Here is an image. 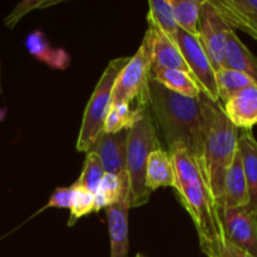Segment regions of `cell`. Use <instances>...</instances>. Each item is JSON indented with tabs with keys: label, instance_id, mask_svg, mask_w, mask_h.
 <instances>
[{
	"label": "cell",
	"instance_id": "1",
	"mask_svg": "<svg viewBox=\"0 0 257 257\" xmlns=\"http://www.w3.org/2000/svg\"><path fill=\"white\" fill-rule=\"evenodd\" d=\"M148 110L160 141L167 147L166 151L171 153L177 147H183L202 165L205 131L200 95L198 98L183 97L168 90L151 77Z\"/></svg>",
	"mask_w": 257,
	"mask_h": 257
},
{
	"label": "cell",
	"instance_id": "2",
	"mask_svg": "<svg viewBox=\"0 0 257 257\" xmlns=\"http://www.w3.org/2000/svg\"><path fill=\"white\" fill-rule=\"evenodd\" d=\"M176 172L175 192L192 218L203 248L223 237L217 207L206 182L200 163L183 147L170 153Z\"/></svg>",
	"mask_w": 257,
	"mask_h": 257
},
{
	"label": "cell",
	"instance_id": "3",
	"mask_svg": "<svg viewBox=\"0 0 257 257\" xmlns=\"http://www.w3.org/2000/svg\"><path fill=\"white\" fill-rule=\"evenodd\" d=\"M200 102L205 131L201 166L218 212L222 208L225 175L238 150L240 130L226 117L220 102H215L205 93L200 94Z\"/></svg>",
	"mask_w": 257,
	"mask_h": 257
},
{
	"label": "cell",
	"instance_id": "4",
	"mask_svg": "<svg viewBox=\"0 0 257 257\" xmlns=\"http://www.w3.org/2000/svg\"><path fill=\"white\" fill-rule=\"evenodd\" d=\"M162 147L155 123L147 110L145 117L130 128L127 146L128 202L130 207H140L150 200L151 192L146 186L147 160L153 151Z\"/></svg>",
	"mask_w": 257,
	"mask_h": 257
},
{
	"label": "cell",
	"instance_id": "5",
	"mask_svg": "<svg viewBox=\"0 0 257 257\" xmlns=\"http://www.w3.org/2000/svg\"><path fill=\"white\" fill-rule=\"evenodd\" d=\"M131 57L115 58L108 63L102 77L98 80L92 97L85 107L83 122L77 138V150L79 152H89L100 136L103 135L105 118L112 104V93L115 80L123 68L130 62Z\"/></svg>",
	"mask_w": 257,
	"mask_h": 257
},
{
	"label": "cell",
	"instance_id": "6",
	"mask_svg": "<svg viewBox=\"0 0 257 257\" xmlns=\"http://www.w3.org/2000/svg\"><path fill=\"white\" fill-rule=\"evenodd\" d=\"M151 77V35L147 29L138 50L130 58V62L115 80L112 104L128 103L133 107L147 108L148 83Z\"/></svg>",
	"mask_w": 257,
	"mask_h": 257
},
{
	"label": "cell",
	"instance_id": "7",
	"mask_svg": "<svg viewBox=\"0 0 257 257\" xmlns=\"http://www.w3.org/2000/svg\"><path fill=\"white\" fill-rule=\"evenodd\" d=\"M175 40L185 58L186 64L190 68L193 79L197 82L202 93L215 102H220L216 84V72L198 38L178 29Z\"/></svg>",
	"mask_w": 257,
	"mask_h": 257
},
{
	"label": "cell",
	"instance_id": "8",
	"mask_svg": "<svg viewBox=\"0 0 257 257\" xmlns=\"http://www.w3.org/2000/svg\"><path fill=\"white\" fill-rule=\"evenodd\" d=\"M230 29V25L218 14L210 0H205L198 24V40L205 49L215 72L223 68L227 33Z\"/></svg>",
	"mask_w": 257,
	"mask_h": 257
},
{
	"label": "cell",
	"instance_id": "9",
	"mask_svg": "<svg viewBox=\"0 0 257 257\" xmlns=\"http://www.w3.org/2000/svg\"><path fill=\"white\" fill-rule=\"evenodd\" d=\"M225 240L257 257V213L247 206L218 211Z\"/></svg>",
	"mask_w": 257,
	"mask_h": 257
},
{
	"label": "cell",
	"instance_id": "10",
	"mask_svg": "<svg viewBox=\"0 0 257 257\" xmlns=\"http://www.w3.org/2000/svg\"><path fill=\"white\" fill-rule=\"evenodd\" d=\"M151 35V72L152 74L165 69H177L191 74L177 43L166 35L160 28L148 24ZM192 75V74H191Z\"/></svg>",
	"mask_w": 257,
	"mask_h": 257
},
{
	"label": "cell",
	"instance_id": "11",
	"mask_svg": "<svg viewBox=\"0 0 257 257\" xmlns=\"http://www.w3.org/2000/svg\"><path fill=\"white\" fill-rule=\"evenodd\" d=\"M130 130L117 133H103L89 150L99 157L104 173L120 175L127 167V146Z\"/></svg>",
	"mask_w": 257,
	"mask_h": 257
},
{
	"label": "cell",
	"instance_id": "12",
	"mask_svg": "<svg viewBox=\"0 0 257 257\" xmlns=\"http://www.w3.org/2000/svg\"><path fill=\"white\" fill-rule=\"evenodd\" d=\"M128 187L124 188L119 200L104 208L109 228L110 257H128L130 236H128Z\"/></svg>",
	"mask_w": 257,
	"mask_h": 257
},
{
	"label": "cell",
	"instance_id": "13",
	"mask_svg": "<svg viewBox=\"0 0 257 257\" xmlns=\"http://www.w3.org/2000/svg\"><path fill=\"white\" fill-rule=\"evenodd\" d=\"M218 14L235 29L257 40V0H210Z\"/></svg>",
	"mask_w": 257,
	"mask_h": 257
},
{
	"label": "cell",
	"instance_id": "14",
	"mask_svg": "<svg viewBox=\"0 0 257 257\" xmlns=\"http://www.w3.org/2000/svg\"><path fill=\"white\" fill-rule=\"evenodd\" d=\"M226 117L237 130L251 131L257 125V84L243 88L222 104Z\"/></svg>",
	"mask_w": 257,
	"mask_h": 257
},
{
	"label": "cell",
	"instance_id": "15",
	"mask_svg": "<svg viewBox=\"0 0 257 257\" xmlns=\"http://www.w3.org/2000/svg\"><path fill=\"white\" fill-rule=\"evenodd\" d=\"M248 205V188L243 171L242 157L237 150L223 180L222 208L245 207ZM221 208V210H222ZM220 210V211H221Z\"/></svg>",
	"mask_w": 257,
	"mask_h": 257
},
{
	"label": "cell",
	"instance_id": "16",
	"mask_svg": "<svg viewBox=\"0 0 257 257\" xmlns=\"http://www.w3.org/2000/svg\"><path fill=\"white\" fill-rule=\"evenodd\" d=\"M146 186L150 192L161 187H176V172L172 157L165 148L153 151L147 160Z\"/></svg>",
	"mask_w": 257,
	"mask_h": 257
},
{
	"label": "cell",
	"instance_id": "17",
	"mask_svg": "<svg viewBox=\"0 0 257 257\" xmlns=\"http://www.w3.org/2000/svg\"><path fill=\"white\" fill-rule=\"evenodd\" d=\"M223 68L242 72L257 84V57L241 42L232 28L227 33Z\"/></svg>",
	"mask_w": 257,
	"mask_h": 257
},
{
	"label": "cell",
	"instance_id": "18",
	"mask_svg": "<svg viewBox=\"0 0 257 257\" xmlns=\"http://www.w3.org/2000/svg\"><path fill=\"white\" fill-rule=\"evenodd\" d=\"M238 151L248 188L247 207L257 213V141L251 131H240Z\"/></svg>",
	"mask_w": 257,
	"mask_h": 257
},
{
	"label": "cell",
	"instance_id": "19",
	"mask_svg": "<svg viewBox=\"0 0 257 257\" xmlns=\"http://www.w3.org/2000/svg\"><path fill=\"white\" fill-rule=\"evenodd\" d=\"M27 49L30 54L37 57L42 62L49 64L55 69H64L69 64V55L63 49H52L49 47L47 38L40 30L28 35L25 40Z\"/></svg>",
	"mask_w": 257,
	"mask_h": 257
},
{
	"label": "cell",
	"instance_id": "20",
	"mask_svg": "<svg viewBox=\"0 0 257 257\" xmlns=\"http://www.w3.org/2000/svg\"><path fill=\"white\" fill-rule=\"evenodd\" d=\"M147 108L133 107L128 103L112 104L105 118L103 133H117L123 130H130L145 117Z\"/></svg>",
	"mask_w": 257,
	"mask_h": 257
},
{
	"label": "cell",
	"instance_id": "21",
	"mask_svg": "<svg viewBox=\"0 0 257 257\" xmlns=\"http://www.w3.org/2000/svg\"><path fill=\"white\" fill-rule=\"evenodd\" d=\"M160 84L168 90L188 98H198L202 93L197 82L188 73L177 69H165L152 74Z\"/></svg>",
	"mask_w": 257,
	"mask_h": 257
},
{
	"label": "cell",
	"instance_id": "22",
	"mask_svg": "<svg viewBox=\"0 0 257 257\" xmlns=\"http://www.w3.org/2000/svg\"><path fill=\"white\" fill-rule=\"evenodd\" d=\"M203 2L205 0H170L178 28L197 38Z\"/></svg>",
	"mask_w": 257,
	"mask_h": 257
},
{
	"label": "cell",
	"instance_id": "23",
	"mask_svg": "<svg viewBox=\"0 0 257 257\" xmlns=\"http://www.w3.org/2000/svg\"><path fill=\"white\" fill-rule=\"evenodd\" d=\"M128 187L127 172L120 175L104 173L99 188L94 195V212H99L103 208L113 205L119 200L123 190Z\"/></svg>",
	"mask_w": 257,
	"mask_h": 257
},
{
	"label": "cell",
	"instance_id": "24",
	"mask_svg": "<svg viewBox=\"0 0 257 257\" xmlns=\"http://www.w3.org/2000/svg\"><path fill=\"white\" fill-rule=\"evenodd\" d=\"M216 84H217L218 99L221 104H223L232 95L248 85L255 84V82L242 72L230 69V68H221L216 70Z\"/></svg>",
	"mask_w": 257,
	"mask_h": 257
},
{
	"label": "cell",
	"instance_id": "25",
	"mask_svg": "<svg viewBox=\"0 0 257 257\" xmlns=\"http://www.w3.org/2000/svg\"><path fill=\"white\" fill-rule=\"evenodd\" d=\"M148 7H150L147 14L148 24L160 28L166 35L175 40L180 28L175 20L173 8L170 0H151Z\"/></svg>",
	"mask_w": 257,
	"mask_h": 257
},
{
	"label": "cell",
	"instance_id": "26",
	"mask_svg": "<svg viewBox=\"0 0 257 257\" xmlns=\"http://www.w3.org/2000/svg\"><path fill=\"white\" fill-rule=\"evenodd\" d=\"M103 177H104V170H103L99 157L94 152H87L82 173L73 185L84 188L88 192L95 195Z\"/></svg>",
	"mask_w": 257,
	"mask_h": 257
},
{
	"label": "cell",
	"instance_id": "27",
	"mask_svg": "<svg viewBox=\"0 0 257 257\" xmlns=\"http://www.w3.org/2000/svg\"><path fill=\"white\" fill-rule=\"evenodd\" d=\"M73 197L70 205V217L68 221V226H73L80 217L94 212V195L84 188L77 187L73 185Z\"/></svg>",
	"mask_w": 257,
	"mask_h": 257
},
{
	"label": "cell",
	"instance_id": "28",
	"mask_svg": "<svg viewBox=\"0 0 257 257\" xmlns=\"http://www.w3.org/2000/svg\"><path fill=\"white\" fill-rule=\"evenodd\" d=\"M60 3V0H23L19 4L15 7V9L8 15L4 19L5 25L10 29L15 27L18 24L20 19H22L24 15H27L28 13H30L32 10L35 9H44V8L53 7V5Z\"/></svg>",
	"mask_w": 257,
	"mask_h": 257
},
{
	"label": "cell",
	"instance_id": "29",
	"mask_svg": "<svg viewBox=\"0 0 257 257\" xmlns=\"http://www.w3.org/2000/svg\"><path fill=\"white\" fill-rule=\"evenodd\" d=\"M201 251L207 257H253L250 253L233 246L232 243H230L223 237L218 238L215 242L201 248Z\"/></svg>",
	"mask_w": 257,
	"mask_h": 257
},
{
	"label": "cell",
	"instance_id": "30",
	"mask_svg": "<svg viewBox=\"0 0 257 257\" xmlns=\"http://www.w3.org/2000/svg\"><path fill=\"white\" fill-rule=\"evenodd\" d=\"M73 185L69 187H58L53 192L49 202L44 208H70L73 197Z\"/></svg>",
	"mask_w": 257,
	"mask_h": 257
},
{
	"label": "cell",
	"instance_id": "31",
	"mask_svg": "<svg viewBox=\"0 0 257 257\" xmlns=\"http://www.w3.org/2000/svg\"><path fill=\"white\" fill-rule=\"evenodd\" d=\"M136 257H146V256H143L142 253H137V256H136Z\"/></svg>",
	"mask_w": 257,
	"mask_h": 257
}]
</instances>
